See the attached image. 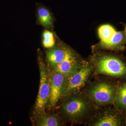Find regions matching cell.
<instances>
[{
    "instance_id": "cell-14",
    "label": "cell",
    "mask_w": 126,
    "mask_h": 126,
    "mask_svg": "<svg viewBox=\"0 0 126 126\" xmlns=\"http://www.w3.org/2000/svg\"><path fill=\"white\" fill-rule=\"evenodd\" d=\"M117 102L121 107H126V85L119 89L117 97Z\"/></svg>"
},
{
    "instance_id": "cell-6",
    "label": "cell",
    "mask_w": 126,
    "mask_h": 126,
    "mask_svg": "<svg viewBox=\"0 0 126 126\" xmlns=\"http://www.w3.org/2000/svg\"><path fill=\"white\" fill-rule=\"evenodd\" d=\"M54 67L55 72L68 77L78 70L76 57L71 50L67 49L65 57L63 61L54 66Z\"/></svg>"
},
{
    "instance_id": "cell-11",
    "label": "cell",
    "mask_w": 126,
    "mask_h": 126,
    "mask_svg": "<svg viewBox=\"0 0 126 126\" xmlns=\"http://www.w3.org/2000/svg\"><path fill=\"white\" fill-rule=\"evenodd\" d=\"M119 125L118 119L112 115H108L103 117L94 126H116Z\"/></svg>"
},
{
    "instance_id": "cell-3",
    "label": "cell",
    "mask_w": 126,
    "mask_h": 126,
    "mask_svg": "<svg viewBox=\"0 0 126 126\" xmlns=\"http://www.w3.org/2000/svg\"><path fill=\"white\" fill-rule=\"evenodd\" d=\"M91 68L85 67L68 76L64 81L63 94H67L81 88L86 83L91 72Z\"/></svg>"
},
{
    "instance_id": "cell-13",
    "label": "cell",
    "mask_w": 126,
    "mask_h": 126,
    "mask_svg": "<svg viewBox=\"0 0 126 126\" xmlns=\"http://www.w3.org/2000/svg\"><path fill=\"white\" fill-rule=\"evenodd\" d=\"M123 38L124 36L122 32H116L106 45V47L110 48L116 47L122 43Z\"/></svg>"
},
{
    "instance_id": "cell-17",
    "label": "cell",
    "mask_w": 126,
    "mask_h": 126,
    "mask_svg": "<svg viewBox=\"0 0 126 126\" xmlns=\"http://www.w3.org/2000/svg\"></svg>"
},
{
    "instance_id": "cell-7",
    "label": "cell",
    "mask_w": 126,
    "mask_h": 126,
    "mask_svg": "<svg viewBox=\"0 0 126 126\" xmlns=\"http://www.w3.org/2000/svg\"><path fill=\"white\" fill-rule=\"evenodd\" d=\"M63 108L69 116L78 117L82 116L86 112L87 104L82 99L75 98L65 104Z\"/></svg>"
},
{
    "instance_id": "cell-4",
    "label": "cell",
    "mask_w": 126,
    "mask_h": 126,
    "mask_svg": "<svg viewBox=\"0 0 126 126\" xmlns=\"http://www.w3.org/2000/svg\"><path fill=\"white\" fill-rule=\"evenodd\" d=\"M114 94V89L106 83L100 84L95 86L90 92L93 99L99 104L109 103L112 101Z\"/></svg>"
},
{
    "instance_id": "cell-8",
    "label": "cell",
    "mask_w": 126,
    "mask_h": 126,
    "mask_svg": "<svg viewBox=\"0 0 126 126\" xmlns=\"http://www.w3.org/2000/svg\"><path fill=\"white\" fill-rule=\"evenodd\" d=\"M116 32L115 29L110 25L101 26L98 29V34L102 44L106 46Z\"/></svg>"
},
{
    "instance_id": "cell-15",
    "label": "cell",
    "mask_w": 126,
    "mask_h": 126,
    "mask_svg": "<svg viewBox=\"0 0 126 126\" xmlns=\"http://www.w3.org/2000/svg\"><path fill=\"white\" fill-rule=\"evenodd\" d=\"M54 38H43V44L46 48H52L55 44Z\"/></svg>"
},
{
    "instance_id": "cell-1",
    "label": "cell",
    "mask_w": 126,
    "mask_h": 126,
    "mask_svg": "<svg viewBox=\"0 0 126 126\" xmlns=\"http://www.w3.org/2000/svg\"><path fill=\"white\" fill-rule=\"evenodd\" d=\"M40 83L38 94L36 98L35 109L37 112L40 113L44 111L46 106L49 100L50 93V78L42 61L40 62Z\"/></svg>"
},
{
    "instance_id": "cell-12",
    "label": "cell",
    "mask_w": 126,
    "mask_h": 126,
    "mask_svg": "<svg viewBox=\"0 0 126 126\" xmlns=\"http://www.w3.org/2000/svg\"><path fill=\"white\" fill-rule=\"evenodd\" d=\"M37 126H60L58 119L53 116H45L41 118Z\"/></svg>"
},
{
    "instance_id": "cell-9",
    "label": "cell",
    "mask_w": 126,
    "mask_h": 126,
    "mask_svg": "<svg viewBox=\"0 0 126 126\" xmlns=\"http://www.w3.org/2000/svg\"><path fill=\"white\" fill-rule=\"evenodd\" d=\"M66 49H54L47 53V60L54 66L58 65L63 61L65 57Z\"/></svg>"
},
{
    "instance_id": "cell-2",
    "label": "cell",
    "mask_w": 126,
    "mask_h": 126,
    "mask_svg": "<svg viewBox=\"0 0 126 126\" xmlns=\"http://www.w3.org/2000/svg\"><path fill=\"white\" fill-rule=\"evenodd\" d=\"M98 72L102 74L112 76H122L126 73V67L119 59L111 56H104L99 60Z\"/></svg>"
},
{
    "instance_id": "cell-16",
    "label": "cell",
    "mask_w": 126,
    "mask_h": 126,
    "mask_svg": "<svg viewBox=\"0 0 126 126\" xmlns=\"http://www.w3.org/2000/svg\"><path fill=\"white\" fill-rule=\"evenodd\" d=\"M43 38H53V34L51 32L48 30H45L43 33Z\"/></svg>"
},
{
    "instance_id": "cell-10",
    "label": "cell",
    "mask_w": 126,
    "mask_h": 126,
    "mask_svg": "<svg viewBox=\"0 0 126 126\" xmlns=\"http://www.w3.org/2000/svg\"><path fill=\"white\" fill-rule=\"evenodd\" d=\"M38 11L39 23L44 27H48L51 26L52 18L49 11L45 7L40 6Z\"/></svg>"
},
{
    "instance_id": "cell-5",
    "label": "cell",
    "mask_w": 126,
    "mask_h": 126,
    "mask_svg": "<svg viewBox=\"0 0 126 126\" xmlns=\"http://www.w3.org/2000/svg\"><path fill=\"white\" fill-rule=\"evenodd\" d=\"M50 89L49 101L50 106L54 107L63 94L64 76L55 72L50 78Z\"/></svg>"
}]
</instances>
